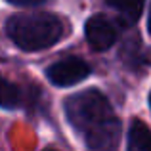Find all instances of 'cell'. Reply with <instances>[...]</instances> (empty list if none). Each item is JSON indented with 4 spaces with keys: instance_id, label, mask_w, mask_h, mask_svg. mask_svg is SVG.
<instances>
[{
    "instance_id": "obj_1",
    "label": "cell",
    "mask_w": 151,
    "mask_h": 151,
    "mask_svg": "<svg viewBox=\"0 0 151 151\" xmlns=\"http://www.w3.org/2000/svg\"><path fill=\"white\" fill-rule=\"evenodd\" d=\"M65 115L86 145L94 151H113L119 144L121 124L107 98L100 90L88 88L65 100Z\"/></svg>"
},
{
    "instance_id": "obj_2",
    "label": "cell",
    "mask_w": 151,
    "mask_h": 151,
    "mask_svg": "<svg viewBox=\"0 0 151 151\" xmlns=\"http://www.w3.org/2000/svg\"><path fill=\"white\" fill-rule=\"evenodd\" d=\"M6 33L17 48L38 52L63 37V23L54 14H17L6 21Z\"/></svg>"
},
{
    "instance_id": "obj_3",
    "label": "cell",
    "mask_w": 151,
    "mask_h": 151,
    "mask_svg": "<svg viewBox=\"0 0 151 151\" xmlns=\"http://www.w3.org/2000/svg\"><path fill=\"white\" fill-rule=\"evenodd\" d=\"M90 75V67L86 61L78 58H65L61 61L54 63L46 69V77L54 86H75L78 82H82Z\"/></svg>"
},
{
    "instance_id": "obj_4",
    "label": "cell",
    "mask_w": 151,
    "mask_h": 151,
    "mask_svg": "<svg viewBox=\"0 0 151 151\" xmlns=\"http://www.w3.org/2000/svg\"><path fill=\"white\" fill-rule=\"evenodd\" d=\"M84 37L88 40L90 48L96 52H105L117 40V33L115 27L107 21L103 15H94L86 21L84 25Z\"/></svg>"
},
{
    "instance_id": "obj_5",
    "label": "cell",
    "mask_w": 151,
    "mask_h": 151,
    "mask_svg": "<svg viewBox=\"0 0 151 151\" xmlns=\"http://www.w3.org/2000/svg\"><path fill=\"white\" fill-rule=\"evenodd\" d=\"M109 6L117 12L122 27H132L144 12L145 0H109Z\"/></svg>"
},
{
    "instance_id": "obj_6",
    "label": "cell",
    "mask_w": 151,
    "mask_h": 151,
    "mask_svg": "<svg viewBox=\"0 0 151 151\" xmlns=\"http://www.w3.org/2000/svg\"><path fill=\"white\" fill-rule=\"evenodd\" d=\"M128 151H151L149 128L142 121H132L128 130Z\"/></svg>"
},
{
    "instance_id": "obj_7",
    "label": "cell",
    "mask_w": 151,
    "mask_h": 151,
    "mask_svg": "<svg viewBox=\"0 0 151 151\" xmlns=\"http://www.w3.org/2000/svg\"><path fill=\"white\" fill-rule=\"evenodd\" d=\"M19 103H21V90L0 75V107L15 109V107H19Z\"/></svg>"
},
{
    "instance_id": "obj_8",
    "label": "cell",
    "mask_w": 151,
    "mask_h": 151,
    "mask_svg": "<svg viewBox=\"0 0 151 151\" xmlns=\"http://www.w3.org/2000/svg\"><path fill=\"white\" fill-rule=\"evenodd\" d=\"M14 6H38V4H44L46 0H8Z\"/></svg>"
}]
</instances>
